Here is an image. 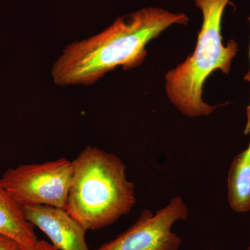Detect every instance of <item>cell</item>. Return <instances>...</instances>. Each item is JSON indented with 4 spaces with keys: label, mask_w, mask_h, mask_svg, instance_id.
<instances>
[{
    "label": "cell",
    "mask_w": 250,
    "mask_h": 250,
    "mask_svg": "<svg viewBox=\"0 0 250 250\" xmlns=\"http://www.w3.org/2000/svg\"><path fill=\"white\" fill-rule=\"evenodd\" d=\"M183 13L143 8L118 18L103 31L67 45L54 63L52 73L59 85H90L117 67L139 66L146 45L174 24H187Z\"/></svg>",
    "instance_id": "1"
},
{
    "label": "cell",
    "mask_w": 250,
    "mask_h": 250,
    "mask_svg": "<svg viewBox=\"0 0 250 250\" xmlns=\"http://www.w3.org/2000/svg\"><path fill=\"white\" fill-rule=\"evenodd\" d=\"M72 162L73 177L64 209L86 231L106 228L132 209L135 185L118 156L87 146Z\"/></svg>",
    "instance_id": "2"
},
{
    "label": "cell",
    "mask_w": 250,
    "mask_h": 250,
    "mask_svg": "<svg viewBox=\"0 0 250 250\" xmlns=\"http://www.w3.org/2000/svg\"><path fill=\"white\" fill-rule=\"evenodd\" d=\"M230 0H194L203 22L193 53L166 75V90L171 103L185 116H207L216 106L203 101L205 81L215 70L228 74L238 51L236 41L224 45L221 23Z\"/></svg>",
    "instance_id": "3"
},
{
    "label": "cell",
    "mask_w": 250,
    "mask_h": 250,
    "mask_svg": "<svg viewBox=\"0 0 250 250\" xmlns=\"http://www.w3.org/2000/svg\"><path fill=\"white\" fill-rule=\"evenodd\" d=\"M72 177V161L61 158L10 168L1 179L6 191L22 208L47 205L64 209Z\"/></svg>",
    "instance_id": "4"
},
{
    "label": "cell",
    "mask_w": 250,
    "mask_h": 250,
    "mask_svg": "<svg viewBox=\"0 0 250 250\" xmlns=\"http://www.w3.org/2000/svg\"><path fill=\"white\" fill-rule=\"evenodd\" d=\"M188 215L182 197H174L155 214L143 210L134 225L96 250H179L182 239L172 231V227Z\"/></svg>",
    "instance_id": "5"
},
{
    "label": "cell",
    "mask_w": 250,
    "mask_h": 250,
    "mask_svg": "<svg viewBox=\"0 0 250 250\" xmlns=\"http://www.w3.org/2000/svg\"><path fill=\"white\" fill-rule=\"evenodd\" d=\"M29 223L40 229L59 250H89L86 230L65 209L47 205L23 207Z\"/></svg>",
    "instance_id": "6"
},
{
    "label": "cell",
    "mask_w": 250,
    "mask_h": 250,
    "mask_svg": "<svg viewBox=\"0 0 250 250\" xmlns=\"http://www.w3.org/2000/svg\"><path fill=\"white\" fill-rule=\"evenodd\" d=\"M34 228L26 219L22 207L6 191L0 178V234L9 237L20 246H31L39 241Z\"/></svg>",
    "instance_id": "7"
},
{
    "label": "cell",
    "mask_w": 250,
    "mask_h": 250,
    "mask_svg": "<svg viewBox=\"0 0 250 250\" xmlns=\"http://www.w3.org/2000/svg\"><path fill=\"white\" fill-rule=\"evenodd\" d=\"M229 207L236 213L250 211V141L248 147L233 159L228 176Z\"/></svg>",
    "instance_id": "8"
},
{
    "label": "cell",
    "mask_w": 250,
    "mask_h": 250,
    "mask_svg": "<svg viewBox=\"0 0 250 250\" xmlns=\"http://www.w3.org/2000/svg\"><path fill=\"white\" fill-rule=\"evenodd\" d=\"M17 250H59L53 245L45 241H38L31 246H18Z\"/></svg>",
    "instance_id": "9"
},
{
    "label": "cell",
    "mask_w": 250,
    "mask_h": 250,
    "mask_svg": "<svg viewBox=\"0 0 250 250\" xmlns=\"http://www.w3.org/2000/svg\"><path fill=\"white\" fill-rule=\"evenodd\" d=\"M18 244L9 237L0 234V250H17Z\"/></svg>",
    "instance_id": "10"
},
{
    "label": "cell",
    "mask_w": 250,
    "mask_h": 250,
    "mask_svg": "<svg viewBox=\"0 0 250 250\" xmlns=\"http://www.w3.org/2000/svg\"><path fill=\"white\" fill-rule=\"evenodd\" d=\"M244 134H250V103L247 108V123L245 127Z\"/></svg>",
    "instance_id": "11"
},
{
    "label": "cell",
    "mask_w": 250,
    "mask_h": 250,
    "mask_svg": "<svg viewBox=\"0 0 250 250\" xmlns=\"http://www.w3.org/2000/svg\"><path fill=\"white\" fill-rule=\"evenodd\" d=\"M249 21L250 23V16L249 17ZM245 80H246L247 82H250V68L249 72H248V73L246 74V75H245L244 77Z\"/></svg>",
    "instance_id": "12"
},
{
    "label": "cell",
    "mask_w": 250,
    "mask_h": 250,
    "mask_svg": "<svg viewBox=\"0 0 250 250\" xmlns=\"http://www.w3.org/2000/svg\"><path fill=\"white\" fill-rule=\"evenodd\" d=\"M248 250H250V246L249 247V248H248Z\"/></svg>",
    "instance_id": "13"
}]
</instances>
